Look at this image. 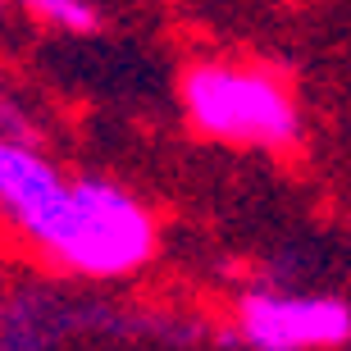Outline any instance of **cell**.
Listing matches in <instances>:
<instances>
[{
  "mask_svg": "<svg viewBox=\"0 0 351 351\" xmlns=\"http://www.w3.org/2000/svg\"><path fill=\"white\" fill-rule=\"evenodd\" d=\"M27 14H37L41 23H55L64 32H91L96 27V10L87 0H19Z\"/></svg>",
  "mask_w": 351,
  "mask_h": 351,
  "instance_id": "cell-5",
  "label": "cell"
},
{
  "mask_svg": "<svg viewBox=\"0 0 351 351\" xmlns=\"http://www.w3.org/2000/svg\"><path fill=\"white\" fill-rule=\"evenodd\" d=\"M182 105L196 128L210 137H223V142L287 146L301 132L287 87L261 69L196 64L182 78Z\"/></svg>",
  "mask_w": 351,
  "mask_h": 351,
  "instance_id": "cell-2",
  "label": "cell"
},
{
  "mask_svg": "<svg viewBox=\"0 0 351 351\" xmlns=\"http://www.w3.org/2000/svg\"><path fill=\"white\" fill-rule=\"evenodd\" d=\"M242 338L256 351H315L351 342V306L333 297L251 292L242 301Z\"/></svg>",
  "mask_w": 351,
  "mask_h": 351,
  "instance_id": "cell-3",
  "label": "cell"
},
{
  "mask_svg": "<svg viewBox=\"0 0 351 351\" xmlns=\"http://www.w3.org/2000/svg\"><path fill=\"white\" fill-rule=\"evenodd\" d=\"M55 261L91 278L137 269L156 251V223L123 187L105 178L64 182V192L23 228Z\"/></svg>",
  "mask_w": 351,
  "mask_h": 351,
  "instance_id": "cell-1",
  "label": "cell"
},
{
  "mask_svg": "<svg viewBox=\"0 0 351 351\" xmlns=\"http://www.w3.org/2000/svg\"><path fill=\"white\" fill-rule=\"evenodd\" d=\"M60 192H64V178L32 146L0 142V210L14 215L19 228H27Z\"/></svg>",
  "mask_w": 351,
  "mask_h": 351,
  "instance_id": "cell-4",
  "label": "cell"
}]
</instances>
